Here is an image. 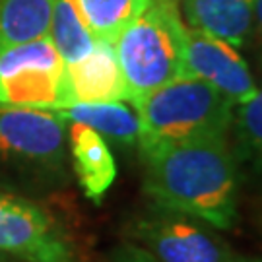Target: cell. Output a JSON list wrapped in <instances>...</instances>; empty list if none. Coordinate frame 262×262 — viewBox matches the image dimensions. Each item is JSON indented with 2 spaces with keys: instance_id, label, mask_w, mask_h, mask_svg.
<instances>
[{
  "instance_id": "1",
  "label": "cell",
  "mask_w": 262,
  "mask_h": 262,
  "mask_svg": "<svg viewBox=\"0 0 262 262\" xmlns=\"http://www.w3.org/2000/svg\"><path fill=\"white\" fill-rule=\"evenodd\" d=\"M144 190L158 206L194 215L215 229L237 220L241 171L227 138L169 144L142 151Z\"/></svg>"
},
{
  "instance_id": "2",
  "label": "cell",
  "mask_w": 262,
  "mask_h": 262,
  "mask_svg": "<svg viewBox=\"0 0 262 262\" xmlns=\"http://www.w3.org/2000/svg\"><path fill=\"white\" fill-rule=\"evenodd\" d=\"M138 115L140 151L181 142L227 138L235 107L198 78L183 76L132 101Z\"/></svg>"
},
{
  "instance_id": "3",
  "label": "cell",
  "mask_w": 262,
  "mask_h": 262,
  "mask_svg": "<svg viewBox=\"0 0 262 262\" xmlns=\"http://www.w3.org/2000/svg\"><path fill=\"white\" fill-rule=\"evenodd\" d=\"M185 35L177 0H150L121 31L113 47L128 92V103L187 76Z\"/></svg>"
},
{
  "instance_id": "4",
  "label": "cell",
  "mask_w": 262,
  "mask_h": 262,
  "mask_svg": "<svg viewBox=\"0 0 262 262\" xmlns=\"http://www.w3.org/2000/svg\"><path fill=\"white\" fill-rule=\"evenodd\" d=\"M66 144V122L55 111L0 105V177L28 187H60Z\"/></svg>"
},
{
  "instance_id": "5",
  "label": "cell",
  "mask_w": 262,
  "mask_h": 262,
  "mask_svg": "<svg viewBox=\"0 0 262 262\" xmlns=\"http://www.w3.org/2000/svg\"><path fill=\"white\" fill-rule=\"evenodd\" d=\"M70 103L66 64L51 39L0 51V105L56 111Z\"/></svg>"
},
{
  "instance_id": "6",
  "label": "cell",
  "mask_w": 262,
  "mask_h": 262,
  "mask_svg": "<svg viewBox=\"0 0 262 262\" xmlns=\"http://www.w3.org/2000/svg\"><path fill=\"white\" fill-rule=\"evenodd\" d=\"M0 253L18 262H80L74 239L47 210L0 190Z\"/></svg>"
},
{
  "instance_id": "7",
  "label": "cell",
  "mask_w": 262,
  "mask_h": 262,
  "mask_svg": "<svg viewBox=\"0 0 262 262\" xmlns=\"http://www.w3.org/2000/svg\"><path fill=\"white\" fill-rule=\"evenodd\" d=\"M212 229L194 215L156 204L136 217L132 235L158 262H231L235 253Z\"/></svg>"
},
{
  "instance_id": "8",
  "label": "cell",
  "mask_w": 262,
  "mask_h": 262,
  "mask_svg": "<svg viewBox=\"0 0 262 262\" xmlns=\"http://www.w3.org/2000/svg\"><path fill=\"white\" fill-rule=\"evenodd\" d=\"M185 70L224 95L233 107L247 103L258 90L239 49L208 31L187 26Z\"/></svg>"
},
{
  "instance_id": "9",
  "label": "cell",
  "mask_w": 262,
  "mask_h": 262,
  "mask_svg": "<svg viewBox=\"0 0 262 262\" xmlns=\"http://www.w3.org/2000/svg\"><path fill=\"white\" fill-rule=\"evenodd\" d=\"M66 82L72 103L128 101L115 47L105 41H97L90 55L66 66Z\"/></svg>"
},
{
  "instance_id": "10",
  "label": "cell",
  "mask_w": 262,
  "mask_h": 262,
  "mask_svg": "<svg viewBox=\"0 0 262 262\" xmlns=\"http://www.w3.org/2000/svg\"><path fill=\"white\" fill-rule=\"evenodd\" d=\"M68 150L84 194L99 204L117 179V161L107 140L85 124L70 122Z\"/></svg>"
},
{
  "instance_id": "11",
  "label": "cell",
  "mask_w": 262,
  "mask_h": 262,
  "mask_svg": "<svg viewBox=\"0 0 262 262\" xmlns=\"http://www.w3.org/2000/svg\"><path fill=\"white\" fill-rule=\"evenodd\" d=\"M183 21L243 47L254 28L256 0H179Z\"/></svg>"
},
{
  "instance_id": "12",
  "label": "cell",
  "mask_w": 262,
  "mask_h": 262,
  "mask_svg": "<svg viewBox=\"0 0 262 262\" xmlns=\"http://www.w3.org/2000/svg\"><path fill=\"white\" fill-rule=\"evenodd\" d=\"M56 115L66 122H80L103 138H111L121 144H138V115L132 105L124 101H105V103H72L56 109Z\"/></svg>"
},
{
  "instance_id": "13",
  "label": "cell",
  "mask_w": 262,
  "mask_h": 262,
  "mask_svg": "<svg viewBox=\"0 0 262 262\" xmlns=\"http://www.w3.org/2000/svg\"><path fill=\"white\" fill-rule=\"evenodd\" d=\"M53 0H0V51L49 35Z\"/></svg>"
},
{
  "instance_id": "14",
  "label": "cell",
  "mask_w": 262,
  "mask_h": 262,
  "mask_svg": "<svg viewBox=\"0 0 262 262\" xmlns=\"http://www.w3.org/2000/svg\"><path fill=\"white\" fill-rule=\"evenodd\" d=\"M47 37L66 66L88 56L97 43L74 0H53Z\"/></svg>"
},
{
  "instance_id": "15",
  "label": "cell",
  "mask_w": 262,
  "mask_h": 262,
  "mask_svg": "<svg viewBox=\"0 0 262 262\" xmlns=\"http://www.w3.org/2000/svg\"><path fill=\"white\" fill-rule=\"evenodd\" d=\"M231 126L235 132V146L231 150L239 171L245 169L262 185V88L247 103L237 107Z\"/></svg>"
},
{
  "instance_id": "16",
  "label": "cell",
  "mask_w": 262,
  "mask_h": 262,
  "mask_svg": "<svg viewBox=\"0 0 262 262\" xmlns=\"http://www.w3.org/2000/svg\"><path fill=\"white\" fill-rule=\"evenodd\" d=\"M74 2L94 37L111 45L121 35L122 29L150 4V0H74Z\"/></svg>"
},
{
  "instance_id": "17",
  "label": "cell",
  "mask_w": 262,
  "mask_h": 262,
  "mask_svg": "<svg viewBox=\"0 0 262 262\" xmlns=\"http://www.w3.org/2000/svg\"><path fill=\"white\" fill-rule=\"evenodd\" d=\"M113 262H158L150 254V251H146L144 247L138 245H121L115 254H113Z\"/></svg>"
},
{
  "instance_id": "18",
  "label": "cell",
  "mask_w": 262,
  "mask_h": 262,
  "mask_svg": "<svg viewBox=\"0 0 262 262\" xmlns=\"http://www.w3.org/2000/svg\"><path fill=\"white\" fill-rule=\"evenodd\" d=\"M254 26L258 28L262 35V0H256V10H254Z\"/></svg>"
},
{
  "instance_id": "19",
  "label": "cell",
  "mask_w": 262,
  "mask_h": 262,
  "mask_svg": "<svg viewBox=\"0 0 262 262\" xmlns=\"http://www.w3.org/2000/svg\"><path fill=\"white\" fill-rule=\"evenodd\" d=\"M231 262H262V256H243V254H235Z\"/></svg>"
},
{
  "instance_id": "20",
  "label": "cell",
  "mask_w": 262,
  "mask_h": 262,
  "mask_svg": "<svg viewBox=\"0 0 262 262\" xmlns=\"http://www.w3.org/2000/svg\"><path fill=\"white\" fill-rule=\"evenodd\" d=\"M0 262H18V260H14V258H10V256L0 253Z\"/></svg>"
},
{
  "instance_id": "21",
  "label": "cell",
  "mask_w": 262,
  "mask_h": 262,
  "mask_svg": "<svg viewBox=\"0 0 262 262\" xmlns=\"http://www.w3.org/2000/svg\"><path fill=\"white\" fill-rule=\"evenodd\" d=\"M177 2H179V0H177Z\"/></svg>"
}]
</instances>
